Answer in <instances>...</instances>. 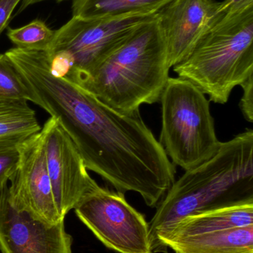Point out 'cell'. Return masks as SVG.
Masks as SVG:
<instances>
[{"label":"cell","instance_id":"cell-1","mask_svg":"<svg viewBox=\"0 0 253 253\" xmlns=\"http://www.w3.org/2000/svg\"><path fill=\"white\" fill-rule=\"evenodd\" d=\"M36 99L69 135L88 170L117 191L138 193L147 206L157 208L176 169L140 111L119 112L66 77H48Z\"/></svg>","mask_w":253,"mask_h":253},{"label":"cell","instance_id":"cell-2","mask_svg":"<svg viewBox=\"0 0 253 253\" xmlns=\"http://www.w3.org/2000/svg\"><path fill=\"white\" fill-rule=\"evenodd\" d=\"M253 201V130L226 142L174 181L150 222L152 249L174 224L193 214Z\"/></svg>","mask_w":253,"mask_h":253},{"label":"cell","instance_id":"cell-3","mask_svg":"<svg viewBox=\"0 0 253 253\" xmlns=\"http://www.w3.org/2000/svg\"><path fill=\"white\" fill-rule=\"evenodd\" d=\"M170 68L156 14L77 83L113 109L132 114L141 105L160 102Z\"/></svg>","mask_w":253,"mask_h":253},{"label":"cell","instance_id":"cell-4","mask_svg":"<svg viewBox=\"0 0 253 253\" xmlns=\"http://www.w3.org/2000/svg\"><path fill=\"white\" fill-rule=\"evenodd\" d=\"M209 101L227 103L236 86L253 76V7L223 14L190 54L172 67Z\"/></svg>","mask_w":253,"mask_h":253},{"label":"cell","instance_id":"cell-5","mask_svg":"<svg viewBox=\"0 0 253 253\" xmlns=\"http://www.w3.org/2000/svg\"><path fill=\"white\" fill-rule=\"evenodd\" d=\"M160 143L175 165L188 170L219 148L209 99L190 82L169 77L160 98Z\"/></svg>","mask_w":253,"mask_h":253},{"label":"cell","instance_id":"cell-6","mask_svg":"<svg viewBox=\"0 0 253 253\" xmlns=\"http://www.w3.org/2000/svg\"><path fill=\"white\" fill-rule=\"evenodd\" d=\"M79 219L107 248L118 253H154L150 223L124 193L98 185L74 208Z\"/></svg>","mask_w":253,"mask_h":253},{"label":"cell","instance_id":"cell-7","mask_svg":"<svg viewBox=\"0 0 253 253\" xmlns=\"http://www.w3.org/2000/svg\"><path fill=\"white\" fill-rule=\"evenodd\" d=\"M156 14L117 18L82 19L73 17L55 31L49 54L65 52L72 59L71 71L65 77L75 82L89 76L117 49L141 24Z\"/></svg>","mask_w":253,"mask_h":253},{"label":"cell","instance_id":"cell-8","mask_svg":"<svg viewBox=\"0 0 253 253\" xmlns=\"http://www.w3.org/2000/svg\"><path fill=\"white\" fill-rule=\"evenodd\" d=\"M17 148L19 162L9 181V201L12 206L46 224L63 221L53 196L41 132L18 144Z\"/></svg>","mask_w":253,"mask_h":253},{"label":"cell","instance_id":"cell-9","mask_svg":"<svg viewBox=\"0 0 253 253\" xmlns=\"http://www.w3.org/2000/svg\"><path fill=\"white\" fill-rule=\"evenodd\" d=\"M40 132L55 202L65 218L85 194L98 184L89 175L78 150L56 118L50 117Z\"/></svg>","mask_w":253,"mask_h":253},{"label":"cell","instance_id":"cell-10","mask_svg":"<svg viewBox=\"0 0 253 253\" xmlns=\"http://www.w3.org/2000/svg\"><path fill=\"white\" fill-rule=\"evenodd\" d=\"M221 5L215 0H172L157 12L170 68L184 60L221 19Z\"/></svg>","mask_w":253,"mask_h":253},{"label":"cell","instance_id":"cell-11","mask_svg":"<svg viewBox=\"0 0 253 253\" xmlns=\"http://www.w3.org/2000/svg\"><path fill=\"white\" fill-rule=\"evenodd\" d=\"M72 237L64 221L49 224L15 209L8 186L0 196V251L1 253H72Z\"/></svg>","mask_w":253,"mask_h":253},{"label":"cell","instance_id":"cell-12","mask_svg":"<svg viewBox=\"0 0 253 253\" xmlns=\"http://www.w3.org/2000/svg\"><path fill=\"white\" fill-rule=\"evenodd\" d=\"M253 225V201L188 215L160 238L154 253L163 252L164 242L212 232Z\"/></svg>","mask_w":253,"mask_h":253},{"label":"cell","instance_id":"cell-13","mask_svg":"<svg viewBox=\"0 0 253 253\" xmlns=\"http://www.w3.org/2000/svg\"><path fill=\"white\" fill-rule=\"evenodd\" d=\"M163 252L175 253H253V225L166 241Z\"/></svg>","mask_w":253,"mask_h":253},{"label":"cell","instance_id":"cell-14","mask_svg":"<svg viewBox=\"0 0 253 253\" xmlns=\"http://www.w3.org/2000/svg\"><path fill=\"white\" fill-rule=\"evenodd\" d=\"M172 0H73L72 16L82 19L152 15Z\"/></svg>","mask_w":253,"mask_h":253},{"label":"cell","instance_id":"cell-15","mask_svg":"<svg viewBox=\"0 0 253 253\" xmlns=\"http://www.w3.org/2000/svg\"><path fill=\"white\" fill-rule=\"evenodd\" d=\"M41 129L28 102L0 100V147L17 146Z\"/></svg>","mask_w":253,"mask_h":253},{"label":"cell","instance_id":"cell-16","mask_svg":"<svg viewBox=\"0 0 253 253\" xmlns=\"http://www.w3.org/2000/svg\"><path fill=\"white\" fill-rule=\"evenodd\" d=\"M55 31L44 22L35 19L21 28H8L7 36L18 48L47 51L53 41Z\"/></svg>","mask_w":253,"mask_h":253},{"label":"cell","instance_id":"cell-17","mask_svg":"<svg viewBox=\"0 0 253 253\" xmlns=\"http://www.w3.org/2000/svg\"><path fill=\"white\" fill-rule=\"evenodd\" d=\"M33 94L5 53H0V100L33 102Z\"/></svg>","mask_w":253,"mask_h":253},{"label":"cell","instance_id":"cell-18","mask_svg":"<svg viewBox=\"0 0 253 253\" xmlns=\"http://www.w3.org/2000/svg\"><path fill=\"white\" fill-rule=\"evenodd\" d=\"M19 159L17 146L0 147V196L14 173Z\"/></svg>","mask_w":253,"mask_h":253},{"label":"cell","instance_id":"cell-19","mask_svg":"<svg viewBox=\"0 0 253 253\" xmlns=\"http://www.w3.org/2000/svg\"><path fill=\"white\" fill-rule=\"evenodd\" d=\"M244 93L240 101V108L247 121L253 122V76L241 85Z\"/></svg>","mask_w":253,"mask_h":253},{"label":"cell","instance_id":"cell-20","mask_svg":"<svg viewBox=\"0 0 253 253\" xmlns=\"http://www.w3.org/2000/svg\"><path fill=\"white\" fill-rule=\"evenodd\" d=\"M253 7V0H224L221 11L224 14H236Z\"/></svg>","mask_w":253,"mask_h":253},{"label":"cell","instance_id":"cell-21","mask_svg":"<svg viewBox=\"0 0 253 253\" xmlns=\"http://www.w3.org/2000/svg\"><path fill=\"white\" fill-rule=\"evenodd\" d=\"M22 0H0V35L7 28L12 13Z\"/></svg>","mask_w":253,"mask_h":253},{"label":"cell","instance_id":"cell-22","mask_svg":"<svg viewBox=\"0 0 253 253\" xmlns=\"http://www.w3.org/2000/svg\"><path fill=\"white\" fill-rule=\"evenodd\" d=\"M46 1V0H22L21 1L20 7H19V11L26 9L29 6L33 5V4H37V3L41 2V1ZM57 1H62L64 0H56Z\"/></svg>","mask_w":253,"mask_h":253}]
</instances>
